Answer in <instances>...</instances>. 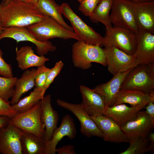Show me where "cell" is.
Returning <instances> with one entry per match:
<instances>
[{
  "instance_id": "1",
  "label": "cell",
  "mask_w": 154,
  "mask_h": 154,
  "mask_svg": "<svg viewBox=\"0 0 154 154\" xmlns=\"http://www.w3.org/2000/svg\"><path fill=\"white\" fill-rule=\"evenodd\" d=\"M3 27H27L43 21L44 15L37 6L21 0L3 1L0 3Z\"/></svg>"
},
{
  "instance_id": "2",
  "label": "cell",
  "mask_w": 154,
  "mask_h": 154,
  "mask_svg": "<svg viewBox=\"0 0 154 154\" xmlns=\"http://www.w3.org/2000/svg\"><path fill=\"white\" fill-rule=\"evenodd\" d=\"M72 57L74 66L84 70L90 68L92 62L106 66L104 50L99 45L77 40L72 45Z\"/></svg>"
},
{
  "instance_id": "3",
  "label": "cell",
  "mask_w": 154,
  "mask_h": 154,
  "mask_svg": "<svg viewBox=\"0 0 154 154\" xmlns=\"http://www.w3.org/2000/svg\"><path fill=\"white\" fill-rule=\"evenodd\" d=\"M38 41L44 42L54 38L78 39L75 33L66 29L55 20L47 16L43 21L26 27Z\"/></svg>"
},
{
  "instance_id": "4",
  "label": "cell",
  "mask_w": 154,
  "mask_h": 154,
  "mask_svg": "<svg viewBox=\"0 0 154 154\" xmlns=\"http://www.w3.org/2000/svg\"><path fill=\"white\" fill-rule=\"evenodd\" d=\"M136 34L131 30L114 26L106 28V34L101 45L114 46L127 54L133 55L136 48Z\"/></svg>"
},
{
  "instance_id": "5",
  "label": "cell",
  "mask_w": 154,
  "mask_h": 154,
  "mask_svg": "<svg viewBox=\"0 0 154 154\" xmlns=\"http://www.w3.org/2000/svg\"><path fill=\"white\" fill-rule=\"evenodd\" d=\"M9 122L24 131L33 133L39 138H44L45 126L39 102L30 110L17 114L10 118Z\"/></svg>"
},
{
  "instance_id": "6",
  "label": "cell",
  "mask_w": 154,
  "mask_h": 154,
  "mask_svg": "<svg viewBox=\"0 0 154 154\" xmlns=\"http://www.w3.org/2000/svg\"><path fill=\"white\" fill-rule=\"evenodd\" d=\"M62 14L68 20L78 40L86 43L100 46L103 37L88 25L71 8L67 3L60 6Z\"/></svg>"
},
{
  "instance_id": "7",
  "label": "cell",
  "mask_w": 154,
  "mask_h": 154,
  "mask_svg": "<svg viewBox=\"0 0 154 154\" xmlns=\"http://www.w3.org/2000/svg\"><path fill=\"white\" fill-rule=\"evenodd\" d=\"M135 3L128 0H113L110 14L112 24L136 34L138 28L135 20Z\"/></svg>"
},
{
  "instance_id": "8",
  "label": "cell",
  "mask_w": 154,
  "mask_h": 154,
  "mask_svg": "<svg viewBox=\"0 0 154 154\" xmlns=\"http://www.w3.org/2000/svg\"><path fill=\"white\" fill-rule=\"evenodd\" d=\"M4 38L13 39L17 43L23 41L32 42L36 45L39 56L46 55L49 52H54L56 49V47L48 40L44 42L37 40L26 27H3L0 33V40Z\"/></svg>"
},
{
  "instance_id": "9",
  "label": "cell",
  "mask_w": 154,
  "mask_h": 154,
  "mask_svg": "<svg viewBox=\"0 0 154 154\" xmlns=\"http://www.w3.org/2000/svg\"><path fill=\"white\" fill-rule=\"evenodd\" d=\"M103 50L108 70L113 76L138 65L133 55L128 54L113 46L105 47Z\"/></svg>"
},
{
  "instance_id": "10",
  "label": "cell",
  "mask_w": 154,
  "mask_h": 154,
  "mask_svg": "<svg viewBox=\"0 0 154 154\" xmlns=\"http://www.w3.org/2000/svg\"><path fill=\"white\" fill-rule=\"evenodd\" d=\"M139 90L149 94L154 90V79L148 75L147 64H141L132 69L126 76L120 90Z\"/></svg>"
},
{
  "instance_id": "11",
  "label": "cell",
  "mask_w": 154,
  "mask_h": 154,
  "mask_svg": "<svg viewBox=\"0 0 154 154\" xmlns=\"http://www.w3.org/2000/svg\"><path fill=\"white\" fill-rule=\"evenodd\" d=\"M56 103L58 106L72 112L76 116L80 122V131L83 135L88 138L95 136L103 138L102 133L80 104H74L59 99L57 100Z\"/></svg>"
},
{
  "instance_id": "12",
  "label": "cell",
  "mask_w": 154,
  "mask_h": 154,
  "mask_svg": "<svg viewBox=\"0 0 154 154\" xmlns=\"http://www.w3.org/2000/svg\"><path fill=\"white\" fill-rule=\"evenodd\" d=\"M23 131L9 122L0 129V153L22 154L21 139Z\"/></svg>"
},
{
  "instance_id": "13",
  "label": "cell",
  "mask_w": 154,
  "mask_h": 154,
  "mask_svg": "<svg viewBox=\"0 0 154 154\" xmlns=\"http://www.w3.org/2000/svg\"><path fill=\"white\" fill-rule=\"evenodd\" d=\"M154 127V124L145 111L140 110L133 119L120 127L124 134L130 140L137 137H147Z\"/></svg>"
},
{
  "instance_id": "14",
  "label": "cell",
  "mask_w": 154,
  "mask_h": 154,
  "mask_svg": "<svg viewBox=\"0 0 154 154\" xmlns=\"http://www.w3.org/2000/svg\"><path fill=\"white\" fill-rule=\"evenodd\" d=\"M90 117L102 133L104 141L129 143L130 140L124 134L120 127L111 118L103 115Z\"/></svg>"
},
{
  "instance_id": "15",
  "label": "cell",
  "mask_w": 154,
  "mask_h": 154,
  "mask_svg": "<svg viewBox=\"0 0 154 154\" xmlns=\"http://www.w3.org/2000/svg\"><path fill=\"white\" fill-rule=\"evenodd\" d=\"M137 45L133 54L138 65L154 62V34L138 29Z\"/></svg>"
},
{
  "instance_id": "16",
  "label": "cell",
  "mask_w": 154,
  "mask_h": 154,
  "mask_svg": "<svg viewBox=\"0 0 154 154\" xmlns=\"http://www.w3.org/2000/svg\"><path fill=\"white\" fill-rule=\"evenodd\" d=\"M133 68L118 73L114 76L108 82L99 84L92 89L102 97L106 107H110L114 105L121 85L127 75Z\"/></svg>"
},
{
  "instance_id": "17",
  "label": "cell",
  "mask_w": 154,
  "mask_h": 154,
  "mask_svg": "<svg viewBox=\"0 0 154 154\" xmlns=\"http://www.w3.org/2000/svg\"><path fill=\"white\" fill-rule=\"evenodd\" d=\"M82 98L81 106L89 115H105L106 106L104 98L92 89L83 85L79 87Z\"/></svg>"
},
{
  "instance_id": "18",
  "label": "cell",
  "mask_w": 154,
  "mask_h": 154,
  "mask_svg": "<svg viewBox=\"0 0 154 154\" xmlns=\"http://www.w3.org/2000/svg\"><path fill=\"white\" fill-rule=\"evenodd\" d=\"M77 131L73 120L69 115L64 116L61 124L54 130L51 139L46 143L44 154H55L56 146L62 138L67 136L70 139H74Z\"/></svg>"
},
{
  "instance_id": "19",
  "label": "cell",
  "mask_w": 154,
  "mask_h": 154,
  "mask_svg": "<svg viewBox=\"0 0 154 154\" xmlns=\"http://www.w3.org/2000/svg\"><path fill=\"white\" fill-rule=\"evenodd\" d=\"M135 17L138 29L154 34V1L135 3Z\"/></svg>"
},
{
  "instance_id": "20",
  "label": "cell",
  "mask_w": 154,
  "mask_h": 154,
  "mask_svg": "<svg viewBox=\"0 0 154 154\" xmlns=\"http://www.w3.org/2000/svg\"><path fill=\"white\" fill-rule=\"evenodd\" d=\"M50 94L44 96L39 102L43 122L45 126L44 139L47 142L52 139L54 130L57 127L59 115L52 106Z\"/></svg>"
},
{
  "instance_id": "21",
  "label": "cell",
  "mask_w": 154,
  "mask_h": 154,
  "mask_svg": "<svg viewBox=\"0 0 154 154\" xmlns=\"http://www.w3.org/2000/svg\"><path fill=\"white\" fill-rule=\"evenodd\" d=\"M144 106L129 107L124 104L106 107L105 115L108 117L121 127L133 119L137 112L145 108Z\"/></svg>"
},
{
  "instance_id": "22",
  "label": "cell",
  "mask_w": 154,
  "mask_h": 154,
  "mask_svg": "<svg viewBox=\"0 0 154 154\" xmlns=\"http://www.w3.org/2000/svg\"><path fill=\"white\" fill-rule=\"evenodd\" d=\"M16 59L18 67L22 70L33 67L37 68L45 64L49 60L44 55L37 56L35 54L33 48L27 46L16 49Z\"/></svg>"
},
{
  "instance_id": "23",
  "label": "cell",
  "mask_w": 154,
  "mask_h": 154,
  "mask_svg": "<svg viewBox=\"0 0 154 154\" xmlns=\"http://www.w3.org/2000/svg\"><path fill=\"white\" fill-rule=\"evenodd\" d=\"M154 100L148 94L135 90H120L117 94L114 105L127 103L132 107L145 106L149 102Z\"/></svg>"
},
{
  "instance_id": "24",
  "label": "cell",
  "mask_w": 154,
  "mask_h": 154,
  "mask_svg": "<svg viewBox=\"0 0 154 154\" xmlns=\"http://www.w3.org/2000/svg\"><path fill=\"white\" fill-rule=\"evenodd\" d=\"M37 69L26 70L15 83L13 95L10 102L11 105L17 103L23 94L35 86Z\"/></svg>"
},
{
  "instance_id": "25",
  "label": "cell",
  "mask_w": 154,
  "mask_h": 154,
  "mask_svg": "<svg viewBox=\"0 0 154 154\" xmlns=\"http://www.w3.org/2000/svg\"><path fill=\"white\" fill-rule=\"evenodd\" d=\"M46 143L44 138L23 131L21 139L22 154H44Z\"/></svg>"
},
{
  "instance_id": "26",
  "label": "cell",
  "mask_w": 154,
  "mask_h": 154,
  "mask_svg": "<svg viewBox=\"0 0 154 154\" xmlns=\"http://www.w3.org/2000/svg\"><path fill=\"white\" fill-rule=\"evenodd\" d=\"M36 6L44 15L51 17L66 29L74 32L72 27L63 20L60 6L54 0H38Z\"/></svg>"
},
{
  "instance_id": "27",
  "label": "cell",
  "mask_w": 154,
  "mask_h": 154,
  "mask_svg": "<svg viewBox=\"0 0 154 154\" xmlns=\"http://www.w3.org/2000/svg\"><path fill=\"white\" fill-rule=\"evenodd\" d=\"M113 0H101L92 14L89 17L93 23L100 22L106 28L111 27L112 24L110 18V12Z\"/></svg>"
},
{
  "instance_id": "28",
  "label": "cell",
  "mask_w": 154,
  "mask_h": 154,
  "mask_svg": "<svg viewBox=\"0 0 154 154\" xmlns=\"http://www.w3.org/2000/svg\"><path fill=\"white\" fill-rule=\"evenodd\" d=\"M42 90L35 87L28 96L20 100L17 103L11 105L14 110L19 114L27 111L38 104L43 98Z\"/></svg>"
},
{
  "instance_id": "29",
  "label": "cell",
  "mask_w": 154,
  "mask_h": 154,
  "mask_svg": "<svg viewBox=\"0 0 154 154\" xmlns=\"http://www.w3.org/2000/svg\"><path fill=\"white\" fill-rule=\"evenodd\" d=\"M129 143L128 148L119 154H143L149 151L150 142L148 137L131 139Z\"/></svg>"
},
{
  "instance_id": "30",
  "label": "cell",
  "mask_w": 154,
  "mask_h": 154,
  "mask_svg": "<svg viewBox=\"0 0 154 154\" xmlns=\"http://www.w3.org/2000/svg\"><path fill=\"white\" fill-rule=\"evenodd\" d=\"M16 77L7 78L0 76V97L6 102H9L13 95Z\"/></svg>"
},
{
  "instance_id": "31",
  "label": "cell",
  "mask_w": 154,
  "mask_h": 154,
  "mask_svg": "<svg viewBox=\"0 0 154 154\" xmlns=\"http://www.w3.org/2000/svg\"><path fill=\"white\" fill-rule=\"evenodd\" d=\"M63 66V63L61 60H60L56 62L52 68H50L45 83L42 91V95L43 97L44 96L46 90L53 82L56 77L59 75Z\"/></svg>"
},
{
  "instance_id": "32",
  "label": "cell",
  "mask_w": 154,
  "mask_h": 154,
  "mask_svg": "<svg viewBox=\"0 0 154 154\" xmlns=\"http://www.w3.org/2000/svg\"><path fill=\"white\" fill-rule=\"evenodd\" d=\"M50 70V68L46 66L45 64L37 67L35 78V87L42 90Z\"/></svg>"
},
{
  "instance_id": "33",
  "label": "cell",
  "mask_w": 154,
  "mask_h": 154,
  "mask_svg": "<svg viewBox=\"0 0 154 154\" xmlns=\"http://www.w3.org/2000/svg\"><path fill=\"white\" fill-rule=\"evenodd\" d=\"M101 0H85L80 3L79 10L86 16L89 17Z\"/></svg>"
},
{
  "instance_id": "34",
  "label": "cell",
  "mask_w": 154,
  "mask_h": 154,
  "mask_svg": "<svg viewBox=\"0 0 154 154\" xmlns=\"http://www.w3.org/2000/svg\"><path fill=\"white\" fill-rule=\"evenodd\" d=\"M17 114L12 108L10 102H6L0 97V116L11 118Z\"/></svg>"
},
{
  "instance_id": "35",
  "label": "cell",
  "mask_w": 154,
  "mask_h": 154,
  "mask_svg": "<svg viewBox=\"0 0 154 154\" xmlns=\"http://www.w3.org/2000/svg\"><path fill=\"white\" fill-rule=\"evenodd\" d=\"M3 52L0 48V75L3 77L10 78L13 77L12 67L7 63L2 57Z\"/></svg>"
},
{
  "instance_id": "36",
  "label": "cell",
  "mask_w": 154,
  "mask_h": 154,
  "mask_svg": "<svg viewBox=\"0 0 154 154\" xmlns=\"http://www.w3.org/2000/svg\"><path fill=\"white\" fill-rule=\"evenodd\" d=\"M74 147V145H64L60 148H56V152L58 154H76Z\"/></svg>"
},
{
  "instance_id": "37",
  "label": "cell",
  "mask_w": 154,
  "mask_h": 154,
  "mask_svg": "<svg viewBox=\"0 0 154 154\" xmlns=\"http://www.w3.org/2000/svg\"><path fill=\"white\" fill-rule=\"evenodd\" d=\"M145 112L149 116L152 122L154 124V102H151L145 107Z\"/></svg>"
},
{
  "instance_id": "38",
  "label": "cell",
  "mask_w": 154,
  "mask_h": 154,
  "mask_svg": "<svg viewBox=\"0 0 154 154\" xmlns=\"http://www.w3.org/2000/svg\"><path fill=\"white\" fill-rule=\"evenodd\" d=\"M147 137L149 140V151H151L154 153V133L152 131L148 134Z\"/></svg>"
},
{
  "instance_id": "39",
  "label": "cell",
  "mask_w": 154,
  "mask_h": 154,
  "mask_svg": "<svg viewBox=\"0 0 154 154\" xmlns=\"http://www.w3.org/2000/svg\"><path fill=\"white\" fill-rule=\"evenodd\" d=\"M147 72L148 75L154 79V62L147 64Z\"/></svg>"
},
{
  "instance_id": "40",
  "label": "cell",
  "mask_w": 154,
  "mask_h": 154,
  "mask_svg": "<svg viewBox=\"0 0 154 154\" xmlns=\"http://www.w3.org/2000/svg\"><path fill=\"white\" fill-rule=\"evenodd\" d=\"M10 118L9 117L0 116V129L5 127L9 123Z\"/></svg>"
},
{
  "instance_id": "41",
  "label": "cell",
  "mask_w": 154,
  "mask_h": 154,
  "mask_svg": "<svg viewBox=\"0 0 154 154\" xmlns=\"http://www.w3.org/2000/svg\"><path fill=\"white\" fill-rule=\"evenodd\" d=\"M133 3H136L147 2L154 1V0H128Z\"/></svg>"
},
{
  "instance_id": "42",
  "label": "cell",
  "mask_w": 154,
  "mask_h": 154,
  "mask_svg": "<svg viewBox=\"0 0 154 154\" xmlns=\"http://www.w3.org/2000/svg\"><path fill=\"white\" fill-rule=\"evenodd\" d=\"M25 2L33 4L36 6L38 0H21Z\"/></svg>"
},
{
  "instance_id": "43",
  "label": "cell",
  "mask_w": 154,
  "mask_h": 154,
  "mask_svg": "<svg viewBox=\"0 0 154 154\" xmlns=\"http://www.w3.org/2000/svg\"><path fill=\"white\" fill-rule=\"evenodd\" d=\"M2 25V22L1 19V17L0 15V33L2 31V28H3Z\"/></svg>"
},
{
  "instance_id": "44",
  "label": "cell",
  "mask_w": 154,
  "mask_h": 154,
  "mask_svg": "<svg viewBox=\"0 0 154 154\" xmlns=\"http://www.w3.org/2000/svg\"><path fill=\"white\" fill-rule=\"evenodd\" d=\"M77 0L80 3L85 0Z\"/></svg>"
},
{
  "instance_id": "45",
  "label": "cell",
  "mask_w": 154,
  "mask_h": 154,
  "mask_svg": "<svg viewBox=\"0 0 154 154\" xmlns=\"http://www.w3.org/2000/svg\"><path fill=\"white\" fill-rule=\"evenodd\" d=\"M7 0H3V1H7Z\"/></svg>"
}]
</instances>
